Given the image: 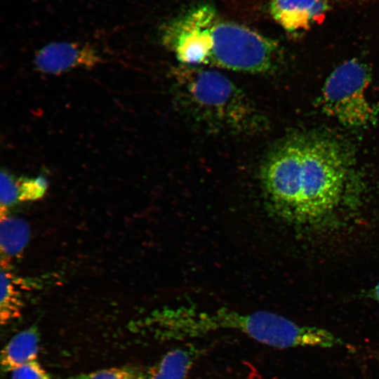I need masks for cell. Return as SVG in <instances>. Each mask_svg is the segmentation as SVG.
I'll list each match as a JSON object with an SVG mask.
<instances>
[{
  "mask_svg": "<svg viewBox=\"0 0 379 379\" xmlns=\"http://www.w3.org/2000/svg\"><path fill=\"white\" fill-rule=\"evenodd\" d=\"M7 258L1 260V298L0 321L2 325L19 317L22 308L20 293L13 282V277L8 271Z\"/></svg>",
  "mask_w": 379,
  "mask_h": 379,
  "instance_id": "cell-10",
  "label": "cell"
},
{
  "mask_svg": "<svg viewBox=\"0 0 379 379\" xmlns=\"http://www.w3.org/2000/svg\"><path fill=\"white\" fill-rule=\"evenodd\" d=\"M328 9L326 0H272L270 6L274 20L288 32L308 29Z\"/></svg>",
  "mask_w": 379,
  "mask_h": 379,
  "instance_id": "cell-7",
  "label": "cell"
},
{
  "mask_svg": "<svg viewBox=\"0 0 379 379\" xmlns=\"http://www.w3.org/2000/svg\"><path fill=\"white\" fill-rule=\"evenodd\" d=\"M19 201H33L41 198L48 188V181L43 176L18 179Z\"/></svg>",
  "mask_w": 379,
  "mask_h": 379,
  "instance_id": "cell-13",
  "label": "cell"
},
{
  "mask_svg": "<svg viewBox=\"0 0 379 379\" xmlns=\"http://www.w3.org/2000/svg\"><path fill=\"white\" fill-rule=\"evenodd\" d=\"M197 357L192 347H178L167 352L145 373V379H185Z\"/></svg>",
  "mask_w": 379,
  "mask_h": 379,
  "instance_id": "cell-9",
  "label": "cell"
},
{
  "mask_svg": "<svg viewBox=\"0 0 379 379\" xmlns=\"http://www.w3.org/2000/svg\"><path fill=\"white\" fill-rule=\"evenodd\" d=\"M39 343V334L35 326L15 335L1 350L2 371L12 372L28 362L36 360Z\"/></svg>",
  "mask_w": 379,
  "mask_h": 379,
  "instance_id": "cell-8",
  "label": "cell"
},
{
  "mask_svg": "<svg viewBox=\"0 0 379 379\" xmlns=\"http://www.w3.org/2000/svg\"><path fill=\"white\" fill-rule=\"evenodd\" d=\"M11 379H51V376L41 364L34 360L13 371Z\"/></svg>",
  "mask_w": 379,
  "mask_h": 379,
  "instance_id": "cell-15",
  "label": "cell"
},
{
  "mask_svg": "<svg viewBox=\"0 0 379 379\" xmlns=\"http://www.w3.org/2000/svg\"><path fill=\"white\" fill-rule=\"evenodd\" d=\"M278 56L277 42L245 26L216 19L209 28L204 64L234 71L265 73L274 69Z\"/></svg>",
  "mask_w": 379,
  "mask_h": 379,
  "instance_id": "cell-4",
  "label": "cell"
},
{
  "mask_svg": "<svg viewBox=\"0 0 379 379\" xmlns=\"http://www.w3.org/2000/svg\"><path fill=\"white\" fill-rule=\"evenodd\" d=\"M178 100L199 123L236 134L257 131L264 119L228 78L214 71L181 67L174 71Z\"/></svg>",
  "mask_w": 379,
  "mask_h": 379,
  "instance_id": "cell-3",
  "label": "cell"
},
{
  "mask_svg": "<svg viewBox=\"0 0 379 379\" xmlns=\"http://www.w3.org/2000/svg\"><path fill=\"white\" fill-rule=\"evenodd\" d=\"M352 160L334 138L305 135L286 140L270 153L260 171L270 208L282 220L309 230L338 224L359 202Z\"/></svg>",
  "mask_w": 379,
  "mask_h": 379,
  "instance_id": "cell-1",
  "label": "cell"
},
{
  "mask_svg": "<svg viewBox=\"0 0 379 379\" xmlns=\"http://www.w3.org/2000/svg\"><path fill=\"white\" fill-rule=\"evenodd\" d=\"M148 328L162 340H181L220 331H233L279 349L335 347L338 338L316 326H302L268 311L237 312L227 308L202 310L188 306L164 308L147 320Z\"/></svg>",
  "mask_w": 379,
  "mask_h": 379,
  "instance_id": "cell-2",
  "label": "cell"
},
{
  "mask_svg": "<svg viewBox=\"0 0 379 379\" xmlns=\"http://www.w3.org/2000/svg\"><path fill=\"white\" fill-rule=\"evenodd\" d=\"M0 179L1 206L6 208L19 201L18 181L4 170L1 172Z\"/></svg>",
  "mask_w": 379,
  "mask_h": 379,
  "instance_id": "cell-14",
  "label": "cell"
},
{
  "mask_svg": "<svg viewBox=\"0 0 379 379\" xmlns=\"http://www.w3.org/2000/svg\"><path fill=\"white\" fill-rule=\"evenodd\" d=\"M367 296L379 303V281L368 292Z\"/></svg>",
  "mask_w": 379,
  "mask_h": 379,
  "instance_id": "cell-16",
  "label": "cell"
},
{
  "mask_svg": "<svg viewBox=\"0 0 379 379\" xmlns=\"http://www.w3.org/2000/svg\"><path fill=\"white\" fill-rule=\"evenodd\" d=\"M370 82L366 66L356 59L343 63L326 79L320 104L324 112L347 126H362L374 113L365 94Z\"/></svg>",
  "mask_w": 379,
  "mask_h": 379,
  "instance_id": "cell-5",
  "label": "cell"
},
{
  "mask_svg": "<svg viewBox=\"0 0 379 379\" xmlns=\"http://www.w3.org/2000/svg\"><path fill=\"white\" fill-rule=\"evenodd\" d=\"M67 379H145L144 372L124 367H112L70 376Z\"/></svg>",
  "mask_w": 379,
  "mask_h": 379,
  "instance_id": "cell-12",
  "label": "cell"
},
{
  "mask_svg": "<svg viewBox=\"0 0 379 379\" xmlns=\"http://www.w3.org/2000/svg\"><path fill=\"white\" fill-rule=\"evenodd\" d=\"M0 246L4 255L15 256L25 248L29 238V227L21 218L1 217Z\"/></svg>",
  "mask_w": 379,
  "mask_h": 379,
  "instance_id": "cell-11",
  "label": "cell"
},
{
  "mask_svg": "<svg viewBox=\"0 0 379 379\" xmlns=\"http://www.w3.org/2000/svg\"><path fill=\"white\" fill-rule=\"evenodd\" d=\"M101 61V56L91 45L56 41L39 49L34 62L40 72L58 75L76 68L91 69Z\"/></svg>",
  "mask_w": 379,
  "mask_h": 379,
  "instance_id": "cell-6",
  "label": "cell"
}]
</instances>
